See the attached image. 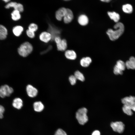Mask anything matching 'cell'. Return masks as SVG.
<instances>
[{
  "mask_svg": "<svg viewBox=\"0 0 135 135\" xmlns=\"http://www.w3.org/2000/svg\"><path fill=\"white\" fill-rule=\"evenodd\" d=\"M114 30L109 29L106 33L110 39L112 40H114L118 39L122 34L124 30V26L123 23L118 22L114 26Z\"/></svg>",
  "mask_w": 135,
  "mask_h": 135,
  "instance_id": "6da1fadb",
  "label": "cell"
},
{
  "mask_svg": "<svg viewBox=\"0 0 135 135\" xmlns=\"http://www.w3.org/2000/svg\"><path fill=\"white\" fill-rule=\"evenodd\" d=\"M87 112L88 110L85 107L79 109L76 112V118L80 124L84 125L88 120Z\"/></svg>",
  "mask_w": 135,
  "mask_h": 135,
  "instance_id": "7a4b0ae2",
  "label": "cell"
},
{
  "mask_svg": "<svg viewBox=\"0 0 135 135\" xmlns=\"http://www.w3.org/2000/svg\"><path fill=\"white\" fill-rule=\"evenodd\" d=\"M33 47L32 45L29 42H25L22 44L18 49L19 54L23 57L28 56L32 52Z\"/></svg>",
  "mask_w": 135,
  "mask_h": 135,
  "instance_id": "3957f363",
  "label": "cell"
},
{
  "mask_svg": "<svg viewBox=\"0 0 135 135\" xmlns=\"http://www.w3.org/2000/svg\"><path fill=\"white\" fill-rule=\"evenodd\" d=\"M55 42L58 50L60 51L65 50L67 47V43L66 40L62 39L59 36L56 37L54 40Z\"/></svg>",
  "mask_w": 135,
  "mask_h": 135,
  "instance_id": "277c9868",
  "label": "cell"
},
{
  "mask_svg": "<svg viewBox=\"0 0 135 135\" xmlns=\"http://www.w3.org/2000/svg\"><path fill=\"white\" fill-rule=\"evenodd\" d=\"M110 126L114 131L119 133H122L124 130V125L121 122H112L110 124Z\"/></svg>",
  "mask_w": 135,
  "mask_h": 135,
  "instance_id": "5b68a950",
  "label": "cell"
},
{
  "mask_svg": "<svg viewBox=\"0 0 135 135\" xmlns=\"http://www.w3.org/2000/svg\"><path fill=\"white\" fill-rule=\"evenodd\" d=\"M13 92V89L8 85L2 86L0 88V96L2 98L9 96Z\"/></svg>",
  "mask_w": 135,
  "mask_h": 135,
  "instance_id": "8992f818",
  "label": "cell"
},
{
  "mask_svg": "<svg viewBox=\"0 0 135 135\" xmlns=\"http://www.w3.org/2000/svg\"><path fill=\"white\" fill-rule=\"evenodd\" d=\"M126 67L125 63L121 60H119L117 62L114 67V72L116 75L122 74Z\"/></svg>",
  "mask_w": 135,
  "mask_h": 135,
  "instance_id": "52a82bcc",
  "label": "cell"
},
{
  "mask_svg": "<svg viewBox=\"0 0 135 135\" xmlns=\"http://www.w3.org/2000/svg\"><path fill=\"white\" fill-rule=\"evenodd\" d=\"M5 7L6 8H13L14 10H18L20 12H22L24 10L23 5L20 3H17L16 2H11L6 4Z\"/></svg>",
  "mask_w": 135,
  "mask_h": 135,
  "instance_id": "ba28073f",
  "label": "cell"
},
{
  "mask_svg": "<svg viewBox=\"0 0 135 135\" xmlns=\"http://www.w3.org/2000/svg\"><path fill=\"white\" fill-rule=\"evenodd\" d=\"M26 90L28 96L31 98H34L36 96L38 92L37 89L30 84H28L27 86Z\"/></svg>",
  "mask_w": 135,
  "mask_h": 135,
  "instance_id": "9c48e42d",
  "label": "cell"
},
{
  "mask_svg": "<svg viewBox=\"0 0 135 135\" xmlns=\"http://www.w3.org/2000/svg\"><path fill=\"white\" fill-rule=\"evenodd\" d=\"M39 38L42 41L47 43L52 40V36L49 32L44 31L42 32L40 34Z\"/></svg>",
  "mask_w": 135,
  "mask_h": 135,
  "instance_id": "30bf717a",
  "label": "cell"
},
{
  "mask_svg": "<svg viewBox=\"0 0 135 135\" xmlns=\"http://www.w3.org/2000/svg\"><path fill=\"white\" fill-rule=\"evenodd\" d=\"M67 10V8L64 7L59 8L56 12L55 17L56 19L58 21H61L65 16Z\"/></svg>",
  "mask_w": 135,
  "mask_h": 135,
  "instance_id": "8fae6325",
  "label": "cell"
},
{
  "mask_svg": "<svg viewBox=\"0 0 135 135\" xmlns=\"http://www.w3.org/2000/svg\"><path fill=\"white\" fill-rule=\"evenodd\" d=\"M73 18V14L72 12L70 9L67 8L66 13L63 18L64 22L68 24L70 22Z\"/></svg>",
  "mask_w": 135,
  "mask_h": 135,
  "instance_id": "7c38bea8",
  "label": "cell"
},
{
  "mask_svg": "<svg viewBox=\"0 0 135 135\" xmlns=\"http://www.w3.org/2000/svg\"><path fill=\"white\" fill-rule=\"evenodd\" d=\"M122 102L124 104L130 105L135 104V97L132 96L124 97L122 99Z\"/></svg>",
  "mask_w": 135,
  "mask_h": 135,
  "instance_id": "4fadbf2b",
  "label": "cell"
},
{
  "mask_svg": "<svg viewBox=\"0 0 135 135\" xmlns=\"http://www.w3.org/2000/svg\"><path fill=\"white\" fill-rule=\"evenodd\" d=\"M23 101L20 98H16L13 100L12 106L14 108L19 110L23 106Z\"/></svg>",
  "mask_w": 135,
  "mask_h": 135,
  "instance_id": "5bb4252c",
  "label": "cell"
},
{
  "mask_svg": "<svg viewBox=\"0 0 135 135\" xmlns=\"http://www.w3.org/2000/svg\"><path fill=\"white\" fill-rule=\"evenodd\" d=\"M126 67L128 69H135V58L131 57L125 63Z\"/></svg>",
  "mask_w": 135,
  "mask_h": 135,
  "instance_id": "9a60e30c",
  "label": "cell"
},
{
  "mask_svg": "<svg viewBox=\"0 0 135 135\" xmlns=\"http://www.w3.org/2000/svg\"><path fill=\"white\" fill-rule=\"evenodd\" d=\"M48 32L51 34L52 36V40H54L55 37L59 36L58 34H60V32L55 27L50 25L48 28Z\"/></svg>",
  "mask_w": 135,
  "mask_h": 135,
  "instance_id": "2e32d148",
  "label": "cell"
},
{
  "mask_svg": "<svg viewBox=\"0 0 135 135\" xmlns=\"http://www.w3.org/2000/svg\"><path fill=\"white\" fill-rule=\"evenodd\" d=\"M133 106L134 105L131 106L127 104H124L122 108L123 112L128 115L131 116L133 114L132 110Z\"/></svg>",
  "mask_w": 135,
  "mask_h": 135,
  "instance_id": "e0dca14e",
  "label": "cell"
},
{
  "mask_svg": "<svg viewBox=\"0 0 135 135\" xmlns=\"http://www.w3.org/2000/svg\"><path fill=\"white\" fill-rule=\"evenodd\" d=\"M33 107L35 111L37 112H40L43 110L44 106L41 102L37 101L34 102L33 104Z\"/></svg>",
  "mask_w": 135,
  "mask_h": 135,
  "instance_id": "ac0fdd59",
  "label": "cell"
},
{
  "mask_svg": "<svg viewBox=\"0 0 135 135\" xmlns=\"http://www.w3.org/2000/svg\"><path fill=\"white\" fill-rule=\"evenodd\" d=\"M65 55L68 59L71 60H74L76 57L75 52L72 50H68L65 52Z\"/></svg>",
  "mask_w": 135,
  "mask_h": 135,
  "instance_id": "d6986e66",
  "label": "cell"
},
{
  "mask_svg": "<svg viewBox=\"0 0 135 135\" xmlns=\"http://www.w3.org/2000/svg\"><path fill=\"white\" fill-rule=\"evenodd\" d=\"M108 14L111 19L116 23L118 22L120 18V16L118 14L114 12H108Z\"/></svg>",
  "mask_w": 135,
  "mask_h": 135,
  "instance_id": "ffe728a7",
  "label": "cell"
},
{
  "mask_svg": "<svg viewBox=\"0 0 135 135\" xmlns=\"http://www.w3.org/2000/svg\"><path fill=\"white\" fill-rule=\"evenodd\" d=\"M88 20V17L84 14H82L78 18V22L82 26H85L87 24Z\"/></svg>",
  "mask_w": 135,
  "mask_h": 135,
  "instance_id": "44dd1931",
  "label": "cell"
},
{
  "mask_svg": "<svg viewBox=\"0 0 135 135\" xmlns=\"http://www.w3.org/2000/svg\"><path fill=\"white\" fill-rule=\"evenodd\" d=\"M92 60L89 57H87L82 58L80 60V63L83 67H87L92 62Z\"/></svg>",
  "mask_w": 135,
  "mask_h": 135,
  "instance_id": "7402d4cb",
  "label": "cell"
},
{
  "mask_svg": "<svg viewBox=\"0 0 135 135\" xmlns=\"http://www.w3.org/2000/svg\"><path fill=\"white\" fill-rule=\"evenodd\" d=\"M24 28L22 26H17L14 27L12 29L13 32L16 36H20L23 31Z\"/></svg>",
  "mask_w": 135,
  "mask_h": 135,
  "instance_id": "603a6c76",
  "label": "cell"
},
{
  "mask_svg": "<svg viewBox=\"0 0 135 135\" xmlns=\"http://www.w3.org/2000/svg\"><path fill=\"white\" fill-rule=\"evenodd\" d=\"M8 34L7 30L3 26L0 25V40L5 39Z\"/></svg>",
  "mask_w": 135,
  "mask_h": 135,
  "instance_id": "cb8c5ba5",
  "label": "cell"
},
{
  "mask_svg": "<svg viewBox=\"0 0 135 135\" xmlns=\"http://www.w3.org/2000/svg\"><path fill=\"white\" fill-rule=\"evenodd\" d=\"M122 9L124 12L128 14L131 13L133 10L132 6L129 4H126L123 5Z\"/></svg>",
  "mask_w": 135,
  "mask_h": 135,
  "instance_id": "d4e9b609",
  "label": "cell"
},
{
  "mask_svg": "<svg viewBox=\"0 0 135 135\" xmlns=\"http://www.w3.org/2000/svg\"><path fill=\"white\" fill-rule=\"evenodd\" d=\"M20 12L18 10H14L11 14L12 19L14 21H17L20 20L21 18Z\"/></svg>",
  "mask_w": 135,
  "mask_h": 135,
  "instance_id": "484cf974",
  "label": "cell"
},
{
  "mask_svg": "<svg viewBox=\"0 0 135 135\" xmlns=\"http://www.w3.org/2000/svg\"><path fill=\"white\" fill-rule=\"evenodd\" d=\"M74 76L76 79L82 82L84 80V78L83 75L78 71H76L74 72Z\"/></svg>",
  "mask_w": 135,
  "mask_h": 135,
  "instance_id": "4316f807",
  "label": "cell"
},
{
  "mask_svg": "<svg viewBox=\"0 0 135 135\" xmlns=\"http://www.w3.org/2000/svg\"><path fill=\"white\" fill-rule=\"evenodd\" d=\"M28 28V30L34 32L37 30L38 26L36 24L33 23L29 25Z\"/></svg>",
  "mask_w": 135,
  "mask_h": 135,
  "instance_id": "83f0119b",
  "label": "cell"
},
{
  "mask_svg": "<svg viewBox=\"0 0 135 135\" xmlns=\"http://www.w3.org/2000/svg\"><path fill=\"white\" fill-rule=\"evenodd\" d=\"M54 135H67L66 133L63 130L59 128L56 131Z\"/></svg>",
  "mask_w": 135,
  "mask_h": 135,
  "instance_id": "f1b7e54d",
  "label": "cell"
},
{
  "mask_svg": "<svg viewBox=\"0 0 135 135\" xmlns=\"http://www.w3.org/2000/svg\"><path fill=\"white\" fill-rule=\"evenodd\" d=\"M26 32L27 36L30 38H33L34 37L35 34L34 32L28 29L26 30Z\"/></svg>",
  "mask_w": 135,
  "mask_h": 135,
  "instance_id": "f546056e",
  "label": "cell"
},
{
  "mask_svg": "<svg viewBox=\"0 0 135 135\" xmlns=\"http://www.w3.org/2000/svg\"><path fill=\"white\" fill-rule=\"evenodd\" d=\"M69 79L71 84L73 85L76 84L77 79L74 76H70L69 77Z\"/></svg>",
  "mask_w": 135,
  "mask_h": 135,
  "instance_id": "4dcf8cb0",
  "label": "cell"
},
{
  "mask_svg": "<svg viewBox=\"0 0 135 135\" xmlns=\"http://www.w3.org/2000/svg\"><path fill=\"white\" fill-rule=\"evenodd\" d=\"M4 107L0 105V119H2L4 117L3 114L5 112Z\"/></svg>",
  "mask_w": 135,
  "mask_h": 135,
  "instance_id": "1f68e13d",
  "label": "cell"
},
{
  "mask_svg": "<svg viewBox=\"0 0 135 135\" xmlns=\"http://www.w3.org/2000/svg\"><path fill=\"white\" fill-rule=\"evenodd\" d=\"M91 135H101L100 131L98 130H95L92 133Z\"/></svg>",
  "mask_w": 135,
  "mask_h": 135,
  "instance_id": "d6a6232c",
  "label": "cell"
},
{
  "mask_svg": "<svg viewBox=\"0 0 135 135\" xmlns=\"http://www.w3.org/2000/svg\"><path fill=\"white\" fill-rule=\"evenodd\" d=\"M52 48V46H50L46 50H46L45 51H44L43 52H42V54H43V53H45L46 52H47L48 51H49V50H50L51 49V48Z\"/></svg>",
  "mask_w": 135,
  "mask_h": 135,
  "instance_id": "836d02e7",
  "label": "cell"
},
{
  "mask_svg": "<svg viewBox=\"0 0 135 135\" xmlns=\"http://www.w3.org/2000/svg\"><path fill=\"white\" fill-rule=\"evenodd\" d=\"M101 1L106 2H108L110 1V0H101Z\"/></svg>",
  "mask_w": 135,
  "mask_h": 135,
  "instance_id": "e575fe53",
  "label": "cell"
},
{
  "mask_svg": "<svg viewBox=\"0 0 135 135\" xmlns=\"http://www.w3.org/2000/svg\"><path fill=\"white\" fill-rule=\"evenodd\" d=\"M4 1L5 2H9L10 0H4Z\"/></svg>",
  "mask_w": 135,
  "mask_h": 135,
  "instance_id": "d590c367",
  "label": "cell"
}]
</instances>
